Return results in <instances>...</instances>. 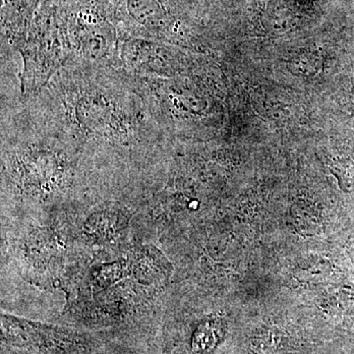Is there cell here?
<instances>
[{
	"mask_svg": "<svg viewBox=\"0 0 354 354\" xmlns=\"http://www.w3.org/2000/svg\"><path fill=\"white\" fill-rule=\"evenodd\" d=\"M127 12L136 24L151 34L164 28L167 11L158 0H127Z\"/></svg>",
	"mask_w": 354,
	"mask_h": 354,
	"instance_id": "cell-2",
	"label": "cell"
},
{
	"mask_svg": "<svg viewBox=\"0 0 354 354\" xmlns=\"http://www.w3.org/2000/svg\"><path fill=\"white\" fill-rule=\"evenodd\" d=\"M62 70L50 88L57 131L115 145L155 134V120L124 74L76 64Z\"/></svg>",
	"mask_w": 354,
	"mask_h": 354,
	"instance_id": "cell-1",
	"label": "cell"
}]
</instances>
